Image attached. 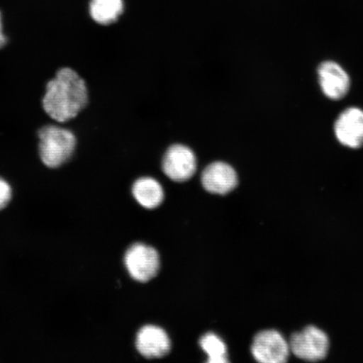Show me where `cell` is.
Segmentation results:
<instances>
[{
    "instance_id": "8fae6325",
    "label": "cell",
    "mask_w": 363,
    "mask_h": 363,
    "mask_svg": "<svg viewBox=\"0 0 363 363\" xmlns=\"http://www.w3.org/2000/svg\"><path fill=\"white\" fill-rule=\"evenodd\" d=\"M133 194L136 201L147 208H155L161 206L164 199L162 185L157 180L148 177L135 182Z\"/></svg>"
},
{
    "instance_id": "30bf717a",
    "label": "cell",
    "mask_w": 363,
    "mask_h": 363,
    "mask_svg": "<svg viewBox=\"0 0 363 363\" xmlns=\"http://www.w3.org/2000/svg\"><path fill=\"white\" fill-rule=\"evenodd\" d=\"M136 348L144 357L160 358L170 352L171 342L164 330L148 325L139 330Z\"/></svg>"
},
{
    "instance_id": "7c38bea8",
    "label": "cell",
    "mask_w": 363,
    "mask_h": 363,
    "mask_svg": "<svg viewBox=\"0 0 363 363\" xmlns=\"http://www.w3.org/2000/svg\"><path fill=\"white\" fill-rule=\"evenodd\" d=\"M123 9V0H91L89 13L98 24L108 26L118 20Z\"/></svg>"
},
{
    "instance_id": "6da1fadb",
    "label": "cell",
    "mask_w": 363,
    "mask_h": 363,
    "mask_svg": "<svg viewBox=\"0 0 363 363\" xmlns=\"http://www.w3.org/2000/svg\"><path fill=\"white\" fill-rule=\"evenodd\" d=\"M89 103L87 84L70 67H62L45 87L43 108L52 120L66 123L74 119Z\"/></svg>"
},
{
    "instance_id": "9a60e30c",
    "label": "cell",
    "mask_w": 363,
    "mask_h": 363,
    "mask_svg": "<svg viewBox=\"0 0 363 363\" xmlns=\"http://www.w3.org/2000/svg\"><path fill=\"white\" fill-rule=\"evenodd\" d=\"M7 43L6 36L4 35L3 31V25H2V16L1 13H0V49L3 48L4 45Z\"/></svg>"
},
{
    "instance_id": "7a4b0ae2",
    "label": "cell",
    "mask_w": 363,
    "mask_h": 363,
    "mask_svg": "<svg viewBox=\"0 0 363 363\" xmlns=\"http://www.w3.org/2000/svg\"><path fill=\"white\" fill-rule=\"evenodd\" d=\"M40 160L49 169H58L70 160L77 147L72 130L56 125L42 127L38 133Z\"/></svg>"
},
{
    "instance_id": "52a82bcc",
    "label": "cell",
    "mask_w": 363,
    "mask_h": 363,
    "mask_svg": "<svg viewBox=\"0 0 363 363\" xmlns=\"http://www.w3.org/2000/svg\"><path fill=\"white\" fill-rule=\"evenodd\" d=\"M202 185L208 193L224 195L233 191L238 184L237 172L223 162H215L204 169Z\"/></svg>"
},
{
    "instance_id": "9c48e42d",
    "label": "cell",
    "mask_w": 363,
    "mask_h": 363,
    "mask_svg": "<svg viewBox=\"0 0 363 363\" xmlns=\"http://www.w3.org/2000/svg\"><path fill=\"white\" fill-rule=\"evenodd\" d=\"M318 76L325 96L333 101L342 99L350 89L351 81L347 72L337 62H322L318 68Z\"/></svg>"
},
{
    "instance_id": "277c9868",
    "label": "cell",
    "mask_w": 363,
    "mask_h": 363,
    "mask_svg": "<svg viewBox=\"0 0 363 363\" xmlns=\"http://www.w3.org/2000/svg\"><path fill=\"white\" fill-rule=\"evenodd\" d=\"M125 264L135 280L145 283L157 274L160 269V257L156 249L143 243H135L127 250Z\"/></svg>"
},
{
    "instance_id": "5b68a950",
    "label": "cell",
    "mask_w": 363,
    "mask_h": 363,
    "mask_svg": "<svg viewBox=\"0 0 363 363\" xmlns=\"http://www.w3.org/2000/svg\"><path fill=\"white\" fill-rule=\"evenodd\" d=\"M289 343L275 330H262L256 335L252 345V354L262 363H284L290 355Z\"/></svg>"
},
{
    "instance_id": "4fadbf2b",
    "label": "cell",
    "mask_w": 363,
    "mask_h": 363,
    "mask_svg": "<svg viewBox=\"0 0 363 363\" xmlns=\"http://www.w3.org/2000/svg\"><path fill=\"white\" fill-rule=\"evenodd\" d=\"M199 343H201L203 352L207 354L208 362L225 363L228 362L225 344L216 334L204 335Z\"/></svg>"
},
{
    "instance_id": "5bb4252c",
    "label": "cell",
    "mask_w": 363,
    "mask_h": 363,
    "mask_svg": "<svg viewBox=\"0 0 363 363\" xmlns=\"http://www.w3.org/2000/svg\"><path fill=\"white\" fill-rule=\"evenodd\" d=\"M13 190L10 184L0 177V211L6 208L11 203Z\"/></svg>"
},
{
    "instance_id": "ba28073f",
    "label": "cell",
    "mask_w": 363,
    "mask_h": 363,
    "mask_svg": "<svg viewBox=\"0 0 363 363\" xmlns=\"http://www.w3.org/2000/svg\"><path fill=\"white\" fill-rule=\"evenodd\" d=\"M335 135L347 147L359 148L363 145V111L352 107L340 113L335 124Z\"/></svg>"
},
{
    "instance_id": "8992f818",
    "label": "cell",
    "mask_w": 363,
    "mask_h": 363,
    "mask_svg": "<svg viewBox=\"0 0 363 363\" xmlns=\"http://www.w3.org/2000/svg\"><path fill=\"white\" fill-rule=\"evenodd\" d=\"M197 169V160L191 149L184 145H172L162 159V171L174 182H186Z\"/></svg>"
},
{
    "instance_id": "3957f363",
    "label": "cell",
    "mask_w": 363,
    "mask_h": 363,
    "mask_svg": "<svg viewBox=\"0 0 363 363\" xmlns=\"http://www.w3.org/2000/svg\"><path fill=\"white\" fill-rule=\"evenodd\" d=\"M290 352L307 362L323 360L328 356L330 340L325 331L314 325L295 333L289 340Z\"/></svg>"
}]
</instances>
